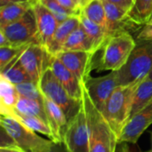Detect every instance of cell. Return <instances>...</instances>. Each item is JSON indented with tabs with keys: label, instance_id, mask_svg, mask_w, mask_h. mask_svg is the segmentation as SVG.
Wrapping results in <instances>:
<instances>
[{
	"label": "cell",
	"instance_id": "ee69618b",
	"mask_svg": "<svg viewBox=\"0 0 152 152\" xmlns=\"http://www.w3.org/2000/svg\"><path fill=\"white\" fill-rule=\"evenodd\" d=\"M151 18H152V17H151Z\"/></svg>",
	"mask_w": 152,
	"mask_h": 152
},
{
	"label": "cell",
	"instance_id": "8992f818",
	"mask_svg": "<svg viewBox=\"0 0 152 152\" xmlns=\"http://www.w3.org/2000/svg\"><path fill=\"white\" fill-rule=\"evenodd\" d=\"M0 126L12 139L14 143L28 152H47L53 146V142L46 140L28 129L12 118L0 117Z\"/></svg>",
	"mask_w": 152,
	"mask_h": 152
},
{
	"label": "cell",
	"instance_id": "9c48e42d",
	"mask_svg": "<svg viewBox=\"0 0 152 152\" xmlns=\"http://www.w3.org/2000/svg\"><path fill=\"white\" fill-rule=\"evenodd\" d=\"M52 55L39 44L29 45L20 56V62L31 78L38 84L44 71L49 67Z\"/></svg>",
	"mask_w": 152,
	"mask_h": 152
},
{
	"label": "cell",
	"instance_id": "f546056e",
	"mask_svg": "<svg viewBox=\"0 0 152 152\" xmlns=\"http://www.w3.org/2000/svg\"><path fill=\"white\" fill-rule=\"evenodd\" d=\"M28 46H20V47L5 46V47H0V71L3 70L16 57L20 56Z\"/></svg>",
	"mask_w": 152,
	"mask_h": 152
},
{
	"label": "cell",
	"instance_id": "6da1fadb",
	"mask_svg": "<svg viewBox=\"0 0 152 152\" xmlns=\"http://www.w3.org/2000/svg\"><path fill=\"white\" fill-rule=\"evenodd\" d=\"M82 102L86 110L89 134V152H116L118 139L111 126L96 108L85 83H81Z\"/></svg>",
	"mask_w": 152,
	"mask_h": 152
},
{
	"label": "cell",
	"instance_id": "4316f807",
	"mask_svg": "<svg viewBox=\"0 0 152 152\" xmlns=\"http://www.w3.org/2000/svg\"><path fill=\"white\" fill-rule=\"evenodd\" d=\"M81 13L106 29V13L102 0H89L81 9Z\"/></svg>",
	"mask_w": 152,
	"mask_h": 152
},
{
	"label": "cell",
	"instance_id": "ac0fdd59",
	"mask_svg": "<svg viewBox=\"0 0 152 152\" xmlns=\"http://www.w3.org/2000/svg\"><path fill=\"white\" fill-rule=\"evenodd\" d=\"M20 95L16 86L0 75V113L2 116L10 117L15 109Z\"/></svg>",
	"mask_w": 152,
	"mask_h": 152
},
{
	"label": "cell",
	"instance_id": "83f0119b",
	"mask_svg": "<svg viewBox=\"0 0 152 152\" xmlns=\"http://www.w3.org/2000/svg\"><path fill=\"white\" fill-rule=\"evenodd\" d=\"M38 2H40L45 7H46L53 14L59 24L66 20L70 16H79L63 8L58 3L57 0H38Z\"/></svg>",
	"mask_w": 152,
	"mask_h": 152
},
{
	"label": "cell",
	"instance_id": "836d02e7",
	"mask_svg": "<svg viewBox=\"0 0 152 152\" xmlns=\"http://www.w3.org/2000/svg\"><path fill=\"white\" fill-rule=\"evenodd\" d=\"M0 152H28L22 148L19 147L15 143H12L9 146L5 147H0Z\"/></svg>",
	"mask_w": 152,
	"mask_h": 152
},
{
	"label": "cell",
	"instance_id": "d6986e66",
	"mask_svg": "<svg viewBox=\"0 0 152 152\" xmlns=\"http://www.w3.org/2000/svg\"><path fill=\"white\" fill-rule=\"evenodd\" d=\"M62 51H81L96 53L93 40L85 31L81 24L69 35L63 45Z\"/></svg>",
	"mask_w": 152,
	"mask_h": 152
},
{
	"label": "cell",
	"instance_id": "8fae6325",
	"mask_svg": "<svg viewBox=\"0 0 152 152\" xmlns=\"http://www.w3.org/2000/svg\"><path fill=\"white\" fill-rule=\"evenodd\" d=\"M56 56L75 76L80 83H85L90 77L94 68V53L81 51H61Z\"/></svg>",
	"mask_w": 152,
	"mask_h": 152
},
{
	"label": "cell",
	"instance_id": "277c9868",
	"mask_svg": "<svg viewBox=\"0 0 152 152\" xmlns=\"http://www.w3.org/2000/svg\"><path fill=\"white\" fill-rule=\"evenodd\" d=\"M136 44L134 37L126 31L109 37L102 48V54L96 66L98 71L119 70L126 63Z\"/></svg>",
	"mask_w": 152,
	"mask_h": 152
},
{
	"label": "cell",
	"instance_id": "5bb4252c",
	"mask_svg": "<svg viewBox=\"0 0 152 152\" xmlns=\"http://www.w3.org/2000/svg\"><path fill=\"white\" fill-rule=\"evenodd\" d=\"M49 68L68 94L75 100L80 101L82 99L81 83L75 74H73L56 56L53 55L50 59Z\"/></svg>",
	"mask_w": 152,
	"mask_h": 152
},
{
	"label": "cell",
	"instance_id": "74e56055",
	"mask_svg": "<svg viewBox=\"0 0 152 152\" xmlns=\"http://www.w3.org/2000/svg\"><path fill=\"white\" fill-rule=\"evenodd\" d=\"M118 152H131L130 151V150H129V147L126 145V144H124L122 147H121V149L118 151Z\"/></svg>",
	"mask_w": 152,
	"mask_h": 152
},
{
	"label": "cell",
	"instance_id": "4fadbf2b",
	"mask_svg": "<svg viewBox=\"0 0 152 152\" xmlns=\"http://www.w3.org/2000/svg\"><path fill=\"white\" fill-rule=\"evenodd\" d=\"M152 125V102L142 110L131 117L124 128L119 139V143H137L142 134Z\"/></svg>",
	"mask_w": 152,
	"mask_h": 152
},
{
	"label": "cell",
	"instance_id": "52a82bcc",
	"mask_svg": "<svg viewBox=\"0 0 152 152\" xmlns=\"http://www.w3.org/2000/svg\"><path fill=\"white\" fill-rule=\"evenodd\" d=\"M0 32L5 36L12 46L20 47L39 44L37 21L32 9L26 12L20 20L0 27Z\"/></svg>",
	"mask_w": 152,
	"mask_h": 152
},
{
	"label": "cell",
	"instance_id": "d590c367",
	"mask_svg": "<svg viewBox=\"0 0 152 152\" xmlns=\"http://www.w3.org/2000/svg\"><path fill=\"white\" fill-rule=\"evenodd\" d=\"M5 46H12L9 40L5 37V36L0 32V47H5Z\"/></svg>",
	"mask_w": 152,
	"mask_h": 152
},
{
	"label": "cell",
	"instance_id": "cb8c5ba5",
	"mask_svg": "<svg viewBox=\"0 0 152 152\" xmlns=\"http://www.w3.org/2000/svg\"><path fill=\"white\" fill-rule=\"evenodd\" d=\"M15 110L22 115L38 118L47 124V118L45 111L43 101L29 100L20 96L15 106Z\"/></svg>",
	"mask_w": 152,
	"mask_h": 152
},
{
	"label": "cell",
	"instance_id": "b9f144b4",
	"mask_svg": "<svg viewBox=\"0 0 152 152\" xmlns=\"http://www.w3.org/2000/svg\"><path fill=\"white\" fill-rule=\"evenodd\" d=\"M30 2H32V3H35V2H37V1H38V0H29Z\"/></svg>",
	"mask_w": 152,
	"mask_h": 152
},
{
	"label": "cell",
	"instance_id": "ba28073f",
	"mask_svg": "<svg viewBox=\"0 0 152 152\" xmlns=\"http://www.w3.org/2000/svg\"><path fill=\"white\" fill-rule=\"evenodd\" d=\"M62 144L68 152H89L88 125L83 102L77 113L68 122Z\"/></svg>",
	"mask_w": 152,
	"mask_h": 152
},
{
	"label": "cell",
	"instance_id": "7a4b0ae2",
	"mask_svg": "<svg viewBox=\"0 0 152 152\" xmlns=\"http://www.w3.org/2000/svg\"><path fill=\"white\" fill-rule=\"evenodd\" d=\"M138 85L139 83L118 86L109 98L102 111L118 139L132 117L134 97Z\"/></svg>",
	"mask_w": 152,
	"mask_h": 152
},
{
	"label": "cell",
	"instance_id": "44dd1931",
	"mask_svg": "<svg viewBox=\"0 0 152 152\" xmlns=\"http://www.w3.org/2000/svg\"><path fill=\"white\" fill-rule=\"evenodd\" d=\"M152 17V0H134L126 19L136 25H145Z\"/></svg>",
	"mask_w": 152,
	"mask_h": 152
},
{
	"label": "cell",
	"instance_id": "5b68a950",
	"mask_svg": "<svg viewBox=\"0 0 152 152\" xmlns=\"http://www.w3.org/2000/svg\"><path fill=\"white\" fill-rule=\"evenodd\" d=\"M37 85L41 94L62 110L68 121L79 110L82 99L77 101L72 98L49 67L44 71Z\"/></svg>",
	"mask_w": 152,
	"mask_h": 152
},
{
	"label": "cell",
	"instance_id": "9a60e30c",
	"mask_svg": "<svg viewBox=\"0 0 152 152\" xmlns=\"http://www.w3.org/2000/svg\"><path fill=\"white\" fill-rule=\"evenodd\" d=\"M43 104L47 118V125L52 132L54 143H62V138L68 125V119L62 110L43 95Z\"/></svg>",
	"mask_w": 152,
	"mask_h": 152
},
{
	"label": "cell",
	"instance_id": "2e32d148",
	"mask_svg": "<svg viewBox=\"0 0 152 152\" xmlns=\"http://www.w3.org/2000/svg\"><path fill=\"white\" fill-rule=\"evenodd\" d=\"M80 24L81 23H80L79 16H70L66 20L59 24L55 31L52 44L48 48L47 52L53 56L61 52L63 45L67 41L68 37H69V35L75 29H77L80 26Z\"/></svg>",
	"mask_w": 152,
	"mask_h": 152
},
{
	"label": "cell",
	"instance_id": "603a6c76",
	"mask_svg": "<svg viewBox=\"0 0 152 152\" xmlns=\"http://www.w3.org/2000/svg\"><path fill=\"white\" fill-rule=\"evenodd\" d=\"M79 20L81 26L87 33V35L91 37L94 42L95 53H97L100 49H102L108 39V35L105 28L96 24L95 22L87 19L81 12L79 14Z\"/></svg>",
	"mask_w": 152,
	"mask_h": 152
},
{
	"label": "cell",
	"instance_id": "7402d4cb",
	"mask_svg": "<svg viewBox=\"0 0 152 152\" xmlns=\"http://www.w3.org/2000/svg\"><path fill=\"white\" fill-rule=\"evenodd\" d=\"M152 102V79L145 77L139 83L135 90L132 116L145 109Z\"/></svg>",
	"mask_w": 152,
	"mask_h": 152
},
{
	"label": "cell",
	"instance_id": "4dcf8cb0",
	"mask_svg": "<svg viewBox=\"0 0 152 152\" xmlns=\"http://www.w3.org/2000/svg\"><path fill=\"white\" fill-rule=\"evenodd\" d=\"M139 41H152V18L142 28L137 36Z\"/></svg>",
	"mask_w": 152,
	"mask_h": 152
},
{
	"label": "cell",
	"instance_id": "1f68e13d",
	"mask_svg": "<svg viewBox=\"0 0 152 152\" xmlns=\"http://www.w3.org/2000/svg\"><path fill=\"white\" fill-rule=\"evenodd\" d=\"M58 3L66 10L73 12L76 15H79L81 12V8L73 0H57Z\"/></svg>",
	"mask_w": 152,
	"mask_h": 152
},
{
	"label": "cell",
	"instance_id": "3957f363",
	"mask_svg": "<svg viewBox=\"0 0 152 152\" xmlns=\"http://www.w3.org/2000/svg\"><path fill=\"white\" fill-rule=\"evenodd\" d=\"M152 70V41H140L131 53L126 63L118 71L119 86L140 83Z\"/></svg>",
	"mask_w": 152,
	"mask_h": 152
},
{
	"label": "cell",
	"instance_id": "7c38bea8",
	"mask_svg": "<svg viewBox=\"0 0 152 152\" xmlns=\"http://www.w3.org/2000/svg\"><path fill=\"white\" fill-rule=\"evenodd\" d=\"M32 10L37 21L39 44L47 51L52 44L59 23L53 14L40 2L33 3Z\"/></svg>",
	"mask_w": 152,
	"mask_h": 152
},
{
	"label": "cell",
	"instance_id": "ab89813d",
	"mask_svg": "<svg viewBox=\"0 0 152 152\" xmlns=\"http://www.w3.org/2000/svg\"><path fill=\"white\" fill-rule=\"evenodd\" d=\"M88 1H89V0H82V2H83V7H84V6L86 5V3H87ZM83 7H82V8H83Z\"/></svg>",
	"mask_w": 152,
	"mask_h": 152
},
{
	"label": "cell",
	"instance_id": "f1b7e54d",
	"mask_svg": "<svg viewBox=\"0 0 152 152\" xmlns=\"http://www.w3.org/2000/svg\"><path fill=\"white\" fill-rule=\"evenodd\" d=\"M15 86L20 96L29 100L43 101V94H41L37 84L29 81L19 84Z\"/></svg>",
	"mask_w": 152,
	"mask_h": 152
},
{
	"label": "cell",
	"instance_id": "484cf974",
	"mask_svg": "<svg viewBox=\"0 0 152 152\" xmlns=\"http://www.w3.org/2000/svg\"><path fill=\"white\" fill-rule=\"evenodd\" d=\"M10 118H14L18 122H20L22 125H24L25 126H27L28 129H30L34 132L40 133V134L47 136L52 141V139H53L52 132H51L48 125L45 121H43L42 119L36 118V117H32V116H27V115L20 114L15 110V109L12 111V113L10 115Z\"/></svg>",
	"mask_w": 152,
	"mask_h": 152
},
{
	"label": "cell",
	"instance_id": "d4e9b609",
	"mask_svg": "<svg viewBox=\"0 0 152 152\" xmlns=\"http://www.w3.org/2000/svg\"><path fill=\"white\" fill-rule=\"evenodd\" d=\"M21 55V54H20ZM20 56L16 57L12 61H11L3 70L0 71V75L5 77L14 86L21 83L32 81L22 65L20 62Z\"/></svg>",
	"mask_w": 152,
	"mask_h": 152
},
{
	"label": "cell",
	"instance_id": "ffe728a7",
	"mask_svg": "<svg viewBox=\"0 0 152 152\" xmlns=\"http://www.w3.org/2000/svg\"><path fill=\"white\" fill-rule=\"evenodd\" d=\"M32 6L33 3L30 1L12 3L0 6V27L20 20L26 12L32 9Z\"/></svg>",
	"mask_w": 152,
	"mask_h": 152
},
{
	"label": "cell",
	"instance_id": "7bdbcfd3",
	"mask_svg": "<svg viewBox=\"0 0 152 152\" xmlns=\"http://www.w3.org/2000/svg\"><path fill=\"white\" fill-rule=\"evenodd\" d=\"M150 152H152V145H151V151Z\"/></svg>",
	"mask_w": 152,
	"mask_h": 152
},
{
	"label": "cell",
	"instance_id": "d6a6232c",
	"mask_svg": "<svg viewBox=\"0 0 152 152\" xmlns=\"http://www.w3.org/2000/svg\"><path fill=\"white\" fill-rule=\"evenodd\" d=\"M107 1L118 5V7L122 8L123 10L126 11L127 12L131 9L133 2H134V0H107Z\"/></svg>",
	"mask_w": 152,
	"mask_h": 152
},
{
	"label": "cell",
	"instance_id": "f35d334b",
	"mask_svg": "<svg viewBox=\"0 0 152 152\" xmlns=\"http://www.w3.org/2000/svg\"><path fill=\"white\" fill-rule=\"evenodd\" d=\"M81 9H82V7H83V2H82V0H73Z\"/></svg>",
	"mask_w": 152,
	"mask_h": 152
},
{
	"label": "cell",
	"instance_id": "60d3db41",
	"mask_svg": "<svg viewBox=\"0 0 152 152\" xmlns=\"http://www.w3.org/2000/svg\"><path fill=\"white\" fill-rule=\"evenodd\" d=\"M148 77H150L151 79H152V70L151 71V73L149 74V76H148Z\"/></svg>",
	"mask_w": 152,
	"mask_h": 152
},
{
	"label": "cell",
	"instance_id": "e0dca14e",
	"mask_svg": "<svg viewBox=\"0 0 152 152\" xmlns=\"http://www.w3.org/2000/svg\"><path fill=\"white\" fill-rule=\"evenodd\" d=\"M102 1L106 13V32L108 37H110L121 31H125L123 29V27L124 23L127 21V12L107 0Z\"/></svg>",
	"mask_w": 152,
	"mask_h": 152
},
{
	"label": "cell",
	"instance_id": "8d00e7d4",
	"mask_svg": "<svg viewBox=\"0 0 152 152\" xmlns=\"http://www.w3.org/2000/svg\"><path fill=\"white\" fill-rule=\"evenodd\" d=\"M26 1H29V0H0V6L12 3H20V2H26Z\"/></svg>",
	"mask_w": 152,
	"mask_h": 152
},
{
	"label": "cell",
	"instance_id": "e575fe53",
	"mask_svg": "<svg viewBox=\"0 0 152 152\" xmlns=\"http://www.w3.org/2000/svg\"><path fill=\"white\" fill-rule=\"evenodd\" d=\"M47 152H68L62 143H53V146Z\"/></svg>",
	"mask_w": 152,
	"mask_h": 152
},
{
	"label": "cell",
	"instance_id": "30bf717a",
	"mask_svg": "<svg viewBox=\"0 0 152 152\" xmlns=\"http://www.w3.org/2000/svg\"><path fill=\"white\" fill-rule=\"evenodd\" d=\"M85 85L96 108L102 112L113 92L119 86L116 71L98 77H90Z\"/></svg>",
	"mask_w": 152,
	"mask_h": 152
}]
</instances>
